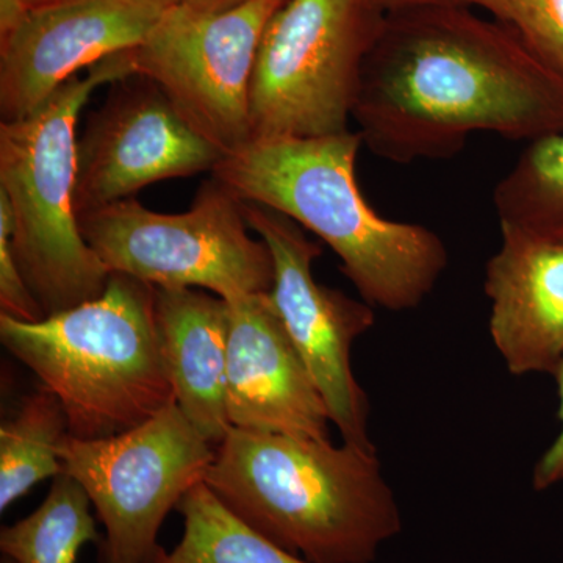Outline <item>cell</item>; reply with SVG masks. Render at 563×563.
<instances>
[{
    "label": "cell",
    "mask_w": 563,
    "mask_h": 563,
    "mask_svg": "<svg viewBox=\"0 0 563 563\" xmlns=\"http://www.w3.org/2000/svg\"><path fill=\"white\" fill-rule=\"evenodd\" d=\"M466 5L385 14L352 121L384 161H444L473 133L531 141L563 132V79L501 22Z\"/></svg>",
    "instance_id": "cell-1"
},
{
    "label": "cell",
    "mask_w": 563,
    "mask_h": 563,
    "mask_svg": "<svg viewBox=\"0 0 563 563\" xmlns=\"http://www.w3.org/2000/svg\"><path fill=\"white\" fill-rule=\"evenodd\" d=\"M361 133L251 140L222 155L211 176L240 201L261 203L314 233L342 262L361 298L388 312L417 309L450 266L431 229L380 217L358 187Z\"/></svg>",
    "instance_id": "cell-2"
},
{
    "label": "cell",
    "mask_w": 563,
    "mask_h": 563,
    "mask_svg": "<svg viewBox=\"0 0 563 563\" xmlns=\"http://www.w3.org/2000/svg\"><path fill=\"white\" fill-rule=\"evenodd\" d=\"M240 520L309 563H372L401 531L376 450L232 428L203 474Z\"/></svg>",
    "instance_id": "cell-3"
},
{
    "label": "cell",
    "mask_w": 563,
    "mask_h": 563,
    "mask_svg": "<svg viewBox=\"0 0 563 563\" xmlns=\"http://www.w3.org/2000/svg\"><path fill=\"white\" fill-rule=\"evenodd\" d=\"M155 287L111 273L106 291L24 322L0 314V342L65 407L81 440L132 431L176 402L154 317Z\"/></svg>",
    "instance_id": "cell-4"
},
{
    "label": "cell",
    "mask_w": 563,
    "mask_h": 563,
    "mask_svg": "<svg viewBox=\"0 0 563 563\" xmlns=\"http://www.w3.org/2000/svg\"><path fill=\"white\" fill-rule=\"evenodd\" d=\"M135 76L132 51L62 85L31 117L0 124V192L13 213L18 266L46 317L106 291L110 269L76 210L77 122L92 92Z\"/></svg>",
    "instance_id": "cell-5"
},
{
    "label": "cell",
    "mask_w": 563,
    "mask_h": 563,
    "mask_svg": "<svg viewBox=\"0 0 563 563\" xmlns=\"http://www.w3.org/2000/svg\"><path fill=\"white\" fill-rule=\"evenodd\" d=\"M384 18L362 0H287L266 25L255 58L251 140L351 131L363 65Z\"/></svg>",
    "instance_id": "cell-6"
},
{
    "label": "cell",
    "mask_w": 563,
    "mask_h": 563,
    "mask_svg": "<svg viewBox=\"0 0 563 563\" xmlns=\"http://www.w3.org/2000/svg\"><path fill=\"white\" fill-rule=\"evenodd\" d=\"M79 221L85 242L110 273L155 288L209 290L222 299L273 291L268 244L251 235L243 201L214 177L181 213H158L129 198Z\"/></svg>",
    "instance_id": "cell-7"
},
{
    "label": "cell",
    "mask_w": 563,
    "mask_h": 563,
    "mask_svg": "<svg viewBox=\"0 0 563 563\" xmlns=\"http://www.w3.org/2000/svg\"><path fill=\"white\" fill-rule=\"evenodd\" d=\"M60 459L63 473L79 481L106 528L99 563H158L166 554L158 544L163 521L202 483L214 450L174 402L109 439L68 433Z\"/></svg>",
    "instance_id": "cell-8"
},
{
    "label": "cell",
    "mask_w": 563,
    "mask_h": 563,
    "mask_svg": "<svg viewBox=\"0 0 563 563\" xmlns=\"http://www.w3.org/2000/svg\"><path fill=\"white\" fill-rule=\"evenodd\" d=\"M285 2L244 0L224 11L168 3L132 51L135 76L154 81L222 154L239 150L251 141V84L263 32Z\"/></svg>",
    "instance_id": "cell-9"
},
{
    "label": "cell",
    "mask_w": 563,
    "mask_h": 563,
    "mask_svg": "<svg viewBox=\"0 0 563 563\" xmlns=\"http://www.w3.org/2000/svg\"><path fill=\"white\" fill-rule=\"evenodd\" d=\"M251 231L268 244L276 268L272 299L320 390L344 443L376 450L368 433L369 401L352 372L351 352L376 322L374 307L318 284L320 244L301 225L261 203L243 202Z\"/></svg>",
    "instance_id": "cell-10"
},
{
    "label": "cell",
    "mask_w": 563,
    "mask_h": 563,
    "mask_svg": "<svg viewBox=\"0 0 563 563\" xmlns=\"http://www.w3.org/2000/svg\"><path fill=\"white\" fill-rule=\"evenodd\" d=\"M222 155L154 81H117L77 140V214L124 201L155 181L211 173Z\"/></svg>",
    "instance_id": "cell-11"
},
{
    "label": "cell",
    "mask_w": 563,
    "mask_h": 563,
    "mask_svg": "<svg viewBox=\"0 0 563 563\" xmlns=\"http://www.w3.org/2000/svg\"><path fill=\"white\" fill-rule=\"evenodd\" d=\"M166 0H66L29 11L0 40L2 122L31 117L80 69L133 51Z\"/></svg>",
    "instance_id": "cell-12"
},
{
    "label": "cell",
    "mask_w": 563,
    "mask_h": 563,
    "mask_svg": "<svg viewBox=\"0 0 563 563\" xmlns=\"http://www.w3.org/2000/svg\"><path fill=\"white\" fill-rule=\"evenodd\" d=\"M228 410L232 428L329 440L328 407L272 295L225 299Z\"/></svg>",
    "instance_id": "cell-13"
},
{
    "label": "cell",
    "mask_w": 563,
    "mask_h": 563,
    "mask_svg": "<svg viewBox=\"0 0 563 563\" xmlns=\"http://www.w3.org/2000/svg\"><path fill=\"white\" fill-rule=\"evenodd\" d=\"M499 228L484 277L492 342L514 376H554L563 361V244Z\"/></svg>",
    "instance_id": "cell-14"
},
{
    "label": "cell",
    "mask_w": 563,
    "mask_h": 563,
    "mask_svg": "<svg viewBox=\"0 0 563 563\" xmlns=\"http://www.w3.org/2000/svg\"><path fill=\"white\" fill-rule=\"evenodd\" d=\"M155 328L177 407L218 446L228 410L229 303L198 288H155Z\"/></svg>",
    "instance_id": "cell-15"
},
{
    "label": "cell",
    "mask_w": 563,
    "mask_h": 563,
    "mask_svg": "<svg viewBox=\"0 0 563 563\" xmlns=\"http://www.w3.org/2000/svg\"><path fill=\"white\" fill-rule=\"evenodd\" d=\"M69 433L60 399L41 387L25 396L0 428V510L31 492L41 481L63 473L60 448Z\"/></svg>",
    "instance_id": "cell-16"
},
{
    "label": "cell",
    "mask_w": 563,
    "mask_h": 563,
    "mask_svg": "<svg viewBox=\"0 0 563 563\" xmlns=\"http://www.w3.org/2000/svg\"><path fill=\"white\" fill-rule=\"evenodd\" d=\"M91 499L79 481L62 473L43 504L0 532V550L18 563H76L81 548L101 542Z\"/></svg>",
    "instance_id": "cell-17"
},
{
    "label": "cell",
    "mask_w": 563,
    "mask_h": 563,
    "mask_svg": "<svg viewBox=\"0 0 563 563\" xmlns=\"http://www.w3.org/2000/svg\"><path fill=\"white\" fill-rule=\"evenodd\" d=\"M499 225L563 244V132L531 141L493 190Z\"/></svg>",
    "instance_id": "cell-18"
},
{
    "label": "cell",
    "mask_w": 563,
    "mask_h": 563,
    "mask_svg": "<svg viewBox=\"0 0 563 563\" xmlns=\"http://www.w3.org/2000/svg\"><path fill=\"white\" fill-rule=\"evenodd\" d=\"M176 510L184 517V536L158 563H309L250 528L203 483Z\"/></svg>",
    "instance_id": "cell-19"
},
{
    "label": "cell",
    "mask_w": 563,
    "mask_h": 563,
    "mask_svg": "<svg viewBox=\"0 0 563 563\" xmlns=\"http://www.w3.org/2000/svg\"><path fill=\"white\" fill-rule=\"evenodd\" d=\"M463 5L490 13L563 79V0H463Z\"/></svg>",
    "instance_id": "cell-20"
},
{
    "label": "cell",
    "mask_w": 563,
    "mask_h": 563,
    "mask_svg": "<svg viewBox=\"0 0 563 563\" xmlns=\"http://www.w3.org/2000/svg\"><path fill=\"white\" fill-rule=\"evenodd\" d=\"M0 306L2 313L13 320H44L43 309L29 288L18 266L13 250V213L9 199L0 192Z\"/></svg>",
    "instance_id": "cell-21"
},
{
    "label": "cell",
    "mask_w": 563,
    "mask_h": 563,
    "mask_svg": "<svg viewBox=\"0 0 563 563\" xmlns=\"http://www.w3.org/2000/svg\"><path fill=\"white\" fill-rule=\"evenodd\" d=\"M553 377L558 384V418L561 429H559L553 443L547 448L533 466L532 485L539 492L563 484V361Z\"/></svg>",
    "instance_id": "cell-22"
},
{
    "label": "cell",
    "mask_w": 563,
    "mask_h": 563,
    "mask_svg": "<svg viewBox=\"0 0 563 563\" xmlns=\"http://www.w3.org/2000/svg\"><path fill=\"white\" fill-rule=\"evenodd\" d=\"M29 11L24 0H0V40L9 36L24 21Z\"/></svg>",
    "instance_id": "cell-23"
},
{
    "label": "cell",
    "mask_w": 563,
    "mask_h": 563,
    "mask_svg": "<svg viewBox=\"0 0 563 563\" xmlns=\"http://www.w3.org/2000/svg\"><path fill=\"white\" fill-rule=\"evenodd\" d=\"M362 2L384 14L393 13V11L420 9V7L451 5V3L463 5V0H362Z\"/></svg>",
    "instance_id": "cell-24"
},
{
    "label": "cell",
    "mask_w": 563,
    "mask_h": 563,
    "mask_svg": "<svg viewBox=\"0 0 563 563\" xmlns=\"http://www.w3.org/2000/svg\"><path fill=\"white\" fill-rule=\"evenodd\" d=\"M242 2L244 0H169V3H181V5L202 11H224Z\"/></svg>",
    "instance_id": "cell-25"
},
{
    "label": "cell",
    "mask_w": 563,
    "mask_h": 563,
    "mask_svg": "<svg viewBox=\"0 0 563 563\" xmlns=\"http://www.w3.org/2000/svg\"><path fill=\"white\" fill-rule=\"evenodd\" d=\"M29 10L40 9V7L52 5V3L66 2V0H24Z\"/></svg>",
    "instance_id": "cell-26"
},
{
    "label": "cell",
    "mask_w": 563,
    "mask_h": 563,
    "mask_svg": "<svg viewBox=\"0 0 563 563\" xmlns=\"http://www.w3.org/2000/svg\"><path fill=\"white\" fill-rule=\"evenodd\" d=\"M166 2H168V3H169V0H166Z\"/></svg>",
    "instance_id": "cell-27"
}]
</instances>
